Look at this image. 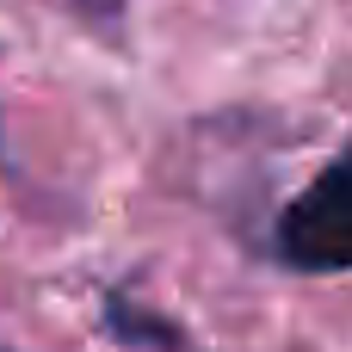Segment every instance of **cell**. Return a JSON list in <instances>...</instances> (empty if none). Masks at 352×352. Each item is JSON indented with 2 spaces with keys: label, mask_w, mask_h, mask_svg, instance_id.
I'll return each instance as SVG.
<instances>
[{
  "label": "cell",
  "mask_w": 352,
  "mask_h": 352,
  "mask_svg": "<svg viewBox=\"0 0 352 352\" xmlns=\"http://www.w3.org/2000/svg\"><path fill=\"white\" fill-rule=\"evenodd\" d=\"M105 328L118 334V346H124V352H198L173 322L148 316V309L130 303V297H111V303H105Z\"/></svg>",
  "instance_id": "2"
},
{
  "label": "cell",
  "mask_w": 352,
  "mask_h": 352,
  "mask_svg": "<svg viewBox=\"0 0 352 352\" xmlns=\"http://www.w3.org/2000/svg\"><path fill=\"white\" fill-rule=\"evenodd\" d=\"M278 254L297 272H346L352 266V148L309 179L303 198L278 217Z\"/></svg>",
  "instance_id": "1"
},
{
  "label": "cell",
  "mask_w": 352,
  "mask_h": 352,
  "mask_svg": "<svg viewBox=\"0 0 352 352\" xmlns=\"http://www.w3.org/2000/svg\"><path fill=\"white\" fill-rule=\"evenodd\" d=\"M68 6H74L87 25H99V31H111V25H118V12H124V0H68Z\"/></svg>",
  "instance_id": "3"
}]
</instances>
